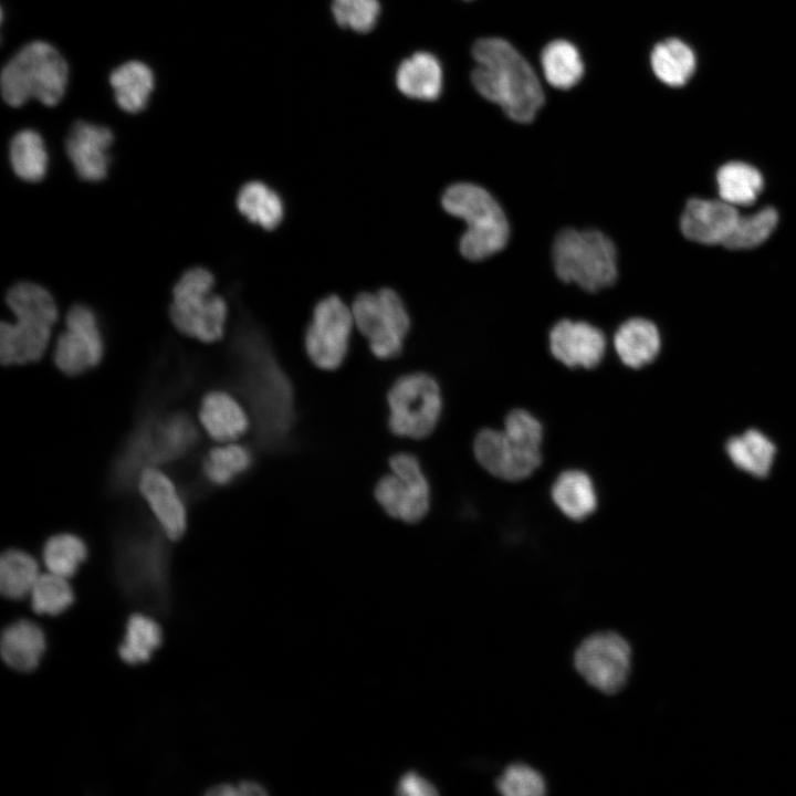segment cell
I'll use <instances>...</instances> for the list:
<instances>
[{"label":"cell","instance_id":"obj_6","mask_svg":"<svg viewBox=\"0 0 796 796\" xmlns=\"http://www.w3.org/2000/svg\"><path fill=\"white\" fill-rule=\"evenodd\" d=\"M557 276L594 292L611 285L618 274L612 241L597 230L565 229L553 245Z\"/></svg>","mask_w":796,"mask_h":796},{"label":"cell","instance_id":"obj_3","mask_svg":"<svg viewBox=\"0 0 796 796\" xmlns=\"http://www.w3.org/2000/svg\"><path fill=\"white\" fill-rule=\"evenodd\" d=\"M168 540L158 524L139 521L124 526L114 544L115 572L124 589L158 607L168 593Z\"/></svg>","mask_w":796,"mask_h":796},{"label":"cell","instance_id":"obj_41","mask_svg":"<svg viewBox=\"0 0 796 796\" xmlns=\"http://www.w3.org/2000/svg\"><path fill=\"white\" fill-rule=\"evenodd\" d=\"M395 794L405 796H433L439 792L434 784L415 769L406 771L397 781Z\"/></svg>","mask_w":796,"mask_h":796},{"label":"cell","instance_id":"obj_12","mask_svg":"<svg viewBox=\"0 0 796 796\" xmlns=\"http://www.w3.org/2000/svg\"><path fill=\"white\" fill-rule=\"evenodd\" d=\"M391 473L380 479L375 495L383 509L404 522H418L428 512L430 489L418 460L408 453L390 459Z\"/></svg>","mask_w":796,"mask_h":796},{"label":"cell","instance_id":"obj_14","mask_svg":"<svg viewBox=\"0 0 796 796\" xmlns=\"http://www.w3.org/2000/svg\"><path fill=\"white\" fill-rule=\"evenodd\" d=\"M66 331L55 345L54 363L67 376L82 375L96 367L104 355V341L94 312L74 305L66 314Z\"/></svg>","mask_w":796,"mask_h":796},{"label":"cell","instance_id":"obj_32","mask_svg":"<svg viewBox=\"0 0 796 796\" xmlns=\"http://www.w3.org/2000/svg\"><path fill=\"white\" fill-rule=\"evenodd\" d=\"M40 576L36 561L18 548L7 549L0 558V590L10 599H21L31 593Z\"/></svg>","mask_w":796,"mask_h":796},{"label":"cell","instance_id":"obj_11","mask_svg":"<svg viewBox=\"0 0 796 796\" xmlns=\"http://www.w3.org/2000/svg\"><path fill=\"white\" fill-rule=\"evenodd\" d=\"M355 326L352 308L337 295L317 302L305 333L306 353L318 368L336 369L347 354Z\"/></svg>","mask_w":796,"mask_h":796},{"label":"cell","instance_id":"obj_25","mask_svg":"<svg viewBox=\"0 0 796 796\" xmlns=\"http://www.w3.org/2000/svg\"><path fill=\"white\" fill-rule=\"evenodd\" d=\"M109 83L118 106L128 113H138L148 103L154 88V74L145 63L129 61L112 72Z\"/></svg>","mask_w":796,"mask_h":796},{"label":"cell","instance_id":"obj_34","mask_svg":"<svg viewBox=\"0 0 796 796\" xmlns=\"http://www.w3.org/2000/svg\"><path fill=\"white\" fill-rule=\"evenodd\" d=\"M87 558V545L70 532L50 536L43 546V561L50 573L70 578Z\"/></svg>","mask_w":796,"mask_h":796},{"label":"cell","instance_id":"obj_18","mask_svg":"<svg viewBox=\"0 0 796 796\" xmlns=\"http://www.w3.org/2000/svg\"><path fill=\"white\" fill-rule=\"evenodd\" d=\"M739 217L735 206L722 199L693 198L683 210L680 226L689 240L703 244H723Z\"/></svg>","mask_w":796,"mask_h":796},{"label":"cell","instance_id":"obj_38","mask_svg":"<svg viewBox=\"0 0 796 796\" xmlns=\"http://www.w3.org/2000/svg\"><path fill=\"white\" fill-rule=\"evenodd\" d=\"M33 610L42 615H57L74 600L73 589L67 578L50 573L40 575L31 593Z\"/></svg>","mask_w":796,"mask_h":796},{"label":"cell","instance_id":"obj_2","mask_svg":"<svg viewBox=\"0 0 796 796\" xmlns=\"http://www.w3.org/2000/svg\"><path fill=\"white\" fill-rule=\"evenodd\" d=\"M476 66L471 81L478 93L517 123L532 122L544 104L541 83L523 55L501 38H483L472 48Z\"/></svg>","mask_w":796,"mask_h":796},{"label":"cell","instance_id":"obj_10","mask_svg":"<svg viewBox=\"0 0 796 796\" xmlns=\"http://www.w3.org/2000/svg\"><path fill=\"white\" fill-rule=\"evenodd\" d=\"M541 443L519 432L486 428L476 434L473 451L478 462L492 475L519 481L541 464Z\"/></svg>","mask_w":796,"mask_h":796},{"label":"cell","instance_id":"obj_33","mask_svg":"<svg viewBox=\"0 0 796 796\" xmlns=\"http://www.w3.org/2000/svg\"><path fill=\"white\" fill-rule=\"evenodd\" d=\"M10 160L20 178L27 181L42 179L48 168V154L41 135L32 129L18 132L10 144Z\"/></svg>","mask_w":796,"mask_h":796},{"label":"cell","instance_id":"obj_13","mask_svg":"<svg viewBox=\"0 0 796 796\" xmlns=\"http://www.w3.org/2000/svg\"><path fill=\"white\" fill-rule=\"evenodd\" d=\"M631 651L628 642L611 631L586 638L575 653V667L595 689L612 694L626 683Z\"/></svg>","mask_w":796,"mask_h":796},{"label":"cell","instance_id":"obj_8","mask_svg":"<svg viewBox=\"0 0 796 796\" xmlns=\"http://www.w3.org/2000/svg\"><path fill=\"white\" fill-rule=\"evenodd\" d=\"M354 324L366 337L371 353L380 359L400 354L410 328V317L401 297L391 289L363 292L352 306Z\"/></svg>","mask_w":796,"mask_h":796},{"label":"cell","instance_id":"obj_39","mask_svg":"<svg viewBox=\"0 0 796 796\" xmlns=\"http://www.w3.org/2000/svg\"><path fill=\"white\" fill-rule=\"evenodd\" d=\"M332 12L341 27L365 33L375 27L380 4L378 0H333Z\"/></svg>","mask_w":796,"mask_h":796},{"label":"cell","instance_id":"obj_29","mask_svg":"<svg viewBox=\"0 0 796 796\" xmlns=\"http://www.w3.org/2000/svg\"><path fill=\"white\" fill-rule=\"evenodd\" d=\"M725 448L734 465L758 478L768 474L776 452L774 443L755 429L730 439Z\"/></svg>","mask_w":796,"mask_h":796},{"label":"cell","instance_id":"obj_5","mask_svg":"<svg viewBox=\"0 0 796 796\" xmlns=\"http://www.w3.org/2000/svg\"><path fill=\"white\" fill-rule=\"evenodd\" d=\"M69 80V66L60 52L43 41L28 43L4 65L1 72V94L13 107L36 98L48 106L63 97Z\"/></svg>","mask_w":796,"mask_h":796},{"label":"cell","instance_id":"obj_37","mask_svg":"<svg viewBox=\"0 0 796 796\" xmlns=\"http://www.w3.org/2000/svg\"><path fill=\"white\" fill-rule=\"evenodd\" d=\"M777 221V212L771 207L746 217H739L723 244L734 250L755 248L772 234Z\"/></svg>","mask_w":796,"mask_h":796},{"label":"cell","instance_id":"obj_35","mask_svg":"<svg viewBox=\"0 0 796 796\" xmlns=\"http://www.w3.org/2000/svg\"><path fill=\"white\" fill-rule=\"evenodd\" d=\"M160 642L159 625L148 616L134 614L127 621L124 642L119 646L118 653L127 663H142L149 660Z\"/></svg>","mask_w":796,"mask_h":796},{"label":"cell","instance_id":"obj_22","mask_svg":"<svg viewBox=\"0 0 796 796\" xmlns=\"http://www.w3.org/2000/svg\"><path fill=\"white\" fill-rule=\"evenodd\" d=\"M45 649L42 629L30 620H19L2 632L0 650L3 661L14 670L28 672L36 668Z\"/></svg>","mask_w":796,"mask_h":796},{"label":"cell","instance_id":"obj_4","mask_svg":"<svg viewBox=\"0 0 796 796\" xmlns=\"http://www.w3.org/2000/svg\"><path fill=\"white\" fill-rule=\"evenodd\" d=\"M441 203L449 214L467 224L459 243L465 259L480 261L504 249L510 237L509 222L499 202L484 188L471 182L453 184L444 190Z\"/></svg>","mask_w":796,"mask_h":796},{"label":"cell","instance_id":"obj_7","mask_svg":"<svg viewBox=\"0 0 796 796\" xmlns=\"http://www.w3.org/2000/svg\"><path fill=\"white\" fill-rule=\"evenodd\" d=\"M213 275L203 268L187 271L174 287L170 317L182 334L205 343L219 341L228 316L226 301L212 293Z\"/></svg>","mask_w":796,"mask_h":796},{"label":"cell","instance_id":"obj_26","mask_svg":"<svg viewBox=\"0 0 796 796\" xmlns=\"http://www.w3.org/2000/svg\"><path fill=\"white\" fill-rule=\"evenodd\" d=\"M237 207L250 222L264 230L276 229L285 212L282 197L260 180L249 181L240 188Z\"/></svg>","mask_w":796,"mask_h":796},{"label":"cell","instance_id":"obj_27","mask_svg":"<svg viewBox=\"0 0 796 796\" xmlns=\"http://www.w3.org/2000/svg\"><path fill=\"white\" fill-rule=\"evenodd\" d=\"M654 75L664 84L684 85L695 71L696 59L692 49L679 39H667L654 45L650 54Z\"/></svg>","mask_w":796,"mask_h":796},{"label":"cell","instance_id":"obj_36","mask_svg":"<svg viewBox=\"0 0 796 796\" xmlns=\"http://www.w3.org/2000/svg\"><path fill=\"white\" fill-rule=\"evenodd\" d=\"M7 303L14 316H35L53 324L57 320V308L52 295L35 283L15 284L8 293Z\"/></svg>","mask_w":796,"mask_h":796},{"label":"cell","instance_id":"obj_40","mask_svg":"<svg viewBox=\"0 0 796 796\" xmlns=\"http://www.w3.org/2000/svg\"><path fill=\"white\" fill-rule=\"evenodd\" d=\"M496 787L505 796H540L546 793L543 776L525 764H512L496 781Z\"/></svg>","mask_w":796,"mask_h":796},{"label":"cell","instance_id":"obj_28","mask_svg":"<svg viewBox=\"0 0 796 796\" xmlns=\"http://www.w3.org/2000/svg\"><path fill=\"white\" fill-rule=\"evenodd\" d=\"M541 65L547 83L568 90L584 75V63L577 48L566 40H554L541 53Z\"/></svg>","mask_w":796,"mask_h":796},{"label":"cell","instance_id":"obj_30","mask_svg":"<svg viewBox=\"0 0 796 796\" xmlns=\"http://www.w3.org/2000/svg\"><path fill=\"white\" fill-rule=\"evenodd\" d=\"M716 181L721 199L733 206L753 203L763 188L762 174L741 161L723 165L718 170Z\"/></svg>","mask_w":796,"mask_h":796},{"label":"cell","instance_id":"obj_19","mask_svg":"<svg viewBox=\"0 0 796 796\" xmlns=\"http://www.w3.org/2000/svg\"><path fill=\"white\" fill-rule=\"evenodd\" d=\"M53 323L34 316H15L0 327V359L6 366L39 360L51 337Z\"/></svg>","mask_w":796,"mask_h":796},{"label":"cell","instance_id":"obj_23","mask_svg":"<svg viewBox=\"0 0 796 796\" xmlns=\"http://www.w3.org/2000/svg\"><path fill=\"white\" fill-rule=\"evenodd\" d=\"M660 345L657 326L641 317L625 322L614 336L617 355L630 368H640L651 363L658 355Z\"/></svg>","mask_w":796,"mask_h":796},{"label":"cell","instance_id":"obj_20","mask_svg":"<svg viewBox=\"0 0 796 796\" xmlns=\"http://www.w3.org/2000/svg\"><path fill=\"white\" fill-rule=\"evenodd\" d=\"M199 420L209 437L219 442H231L249 427L244 409L228 392L212 390L200 402Z\"/></svg>","mask_w":796,"mask_h":796},{"label":"cell","instance_id":"obj_43","mask_svg":"<svg viewBox=\"0 0 796 796\" xmlns=\"http://www.w3.org/2000/svg\"><path fill=\"white\" fill-rule=\"evenodd\" d=\"M208 795H217V796H234L239 795L238 785H232L229 783H222L212 786L207 792Z\"/></svg>","mask_w":796,"mask_h":796},{"label":"cell","instance_id":"obj_1","mask_svg":"<svg viewBox=\"0 0 796 796\" xmlns=\"http://www.w3.org/2000/svg\"><path fill=\"white\" fill-rule=\"evenodd\" d=\"M198 441V429L187 412L148 410L115 455L108 473L109 491L115 495L129 494L137 488L143 470L182 459Z\"/></svg>","mask_w":796,"mask_h":796},{"label":"cell","instance_id":"obj_42","mask_svg":"<svg viewBox=\"0 0 796 796\" xmlns=\"http://www.w3.org/2000/svg\"><path fill=\"white\" fill-rule=\"evenodd\" d=\"M239 795H252V796H263L266 795L268 792L264 788L263 785H261L258 782L253 781H242L238 784Z\"/></svg>","mask_w":796,"mask_h":796},{"label":"cell","instance_id":"obj_21","mask_svg":"<svg viewBox=\"0 0 796 796\" xmlns=\"http://www.w3.org/2000/svg\"><path fill=\"white\" fill-rule=\"evenodd\" d=\"M442 82L441 64L428 52H417L402 61L396 73L398 90L415 100H437L442 91Z\"/></svg>","mask_w":796,"mask_h":796},{"label":"cell","instance_id":"obj_17","mask_svg":"<svg viewBox=\"0 0 796 796\" xmlns=\"http://www.w3.org/2000/svg\"><path fill=\"white\" fill-rule=\"evenodd\" d=\"M112 132L87 122L75 123L66 138V153L77 175L88 181L103 179L108 169Z\"/></svg>","mask_w":796,"mask_h":796},{"label":"cell","instance_id":"obj_24","mask_svg":"<svg viewBox=\"0 0 796 796\" xmlns=\"http://www.w3.org/2000/svg\"><path fill=\"white\" fill-rule=\"evenodd\" d=\"M551 495L558 510L574 521L586 519L597 507L594 483L579 470L562 472L552 485Z\"/></svg>","mask_w":796,"mask_h":796},{"label":"cell","instance_id":"obj_9","mask_svg":"<svg viewBox=\"0 0 796 796\" xmlns=\"http://www.w3.org/2000/svg\"><path fill=\"white\" fill-rule=\"evenodd\" d=\"M388 404L391 431L400 437L422 439L433 431L440 418V387L427 374H409L394 384Z\"/></svg>","mask_w":796,"mask_h":796},{"label":"cell","instance_id":"obj_15","mask_svg":"<svg viewBox=\"0 0 796 796\" xmlns=\"http://www.w3.org/2000/svg\"><path fill=\"white\" fill-rule=\"evenodd\" d=\"M137 488L169 541L180 540L187 530V510L172 480L157 468H147L139 474Z\"/></svg>","mask_w":796,"mask_h":796},{"label":"cell","instance_id":"obj_31","mask_svg":"<svg viewBox=\"0 0 796 796\" xmlns=\"http://www.w3.org/2000/svg\"><path fill=\"white\" fill-rule=\"evenodd\" d=\"M250 451L238 443L224 442L212 448L201 463L202 476L214 486H224L251 465Z\"/></svg>","mask_w":796,"mask_h":796},{"label":"cell","instance_id":"obj_16","mask_svg":"<svg viewBox=\"0 0 796 796\" xmlns=\"http://www.w3.org/2000/svg\"><path fill=\"white\" fill-rule=\"evenodd\" d=\"M552 355L568 367L593 368L606 349L601 331L586 322L562 320L549 332Z\"/></svg>","mask_w":796,"mask_h":796}]
</instances>
